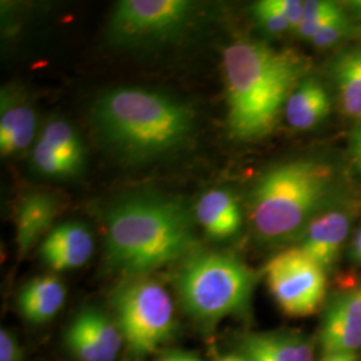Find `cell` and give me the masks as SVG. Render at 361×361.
<instances>
[{"instance_id":"cell-1","label":"cell","mask_w":361,"mask_h":361,"mask_svg":"<svg viewBox=\"0 0 361 361\" xmlns=\"http://www.w3.org/2000/svg\"><path fill=\"white\" fill-rule=\"evenodd\" d=\"M348 164L312 154L267 169L249 194L253 234L265 246L295 245L310 222L352 195Z\"/></svg>"},{"instance_id":"cell-2","label":"cell","mask_w":361,"mask_h":361,"mask_svg":"<svg viewBox=\"0 0 361 361\" xmlns=\"http://www.w3.org/2000/svg\"><path fill=\"white\" fill-rule=\"evenodd\" d=\"M192 216L178 200L133 194L116 201L106 216L104 249L113 271L142 277L194 253Z\"/></svg>"},{"instance_id":"cell-3","label":"cell","mask_w":361,"mask_h":361,"mask_svg":"<svg viewBox=\"0 0 361 361\" xmlns=\"http://www.w3.org/2000/svg\"><path fill=\"white\" fill-rule=\"evenodd\" d=\"M308 75L307 59L259 42H235L224 51L228 123L240 141L269 135L297 85Z\"/></svg>"},{"instance_id":"cell-4","label":"cell","mask_w":361,"mask_h":361,"mask_svg":"<svg viewBox=\"0 0 361 361\" xmlns=\"http://www.w3.org/2000/svg\"><path fill=\"white\" fill-rule=\"evenodd\" d=\"M102 140L130 159H146L178 149L194 128L193 113L165 94L119 87L102 94L92 109Z\"/></svg>"},{"instance_id":"cell-5","label":"cell","mask_w":361,"mask_h":361,"mask_svg":"<svg viewBox=\"0 0 361 361\" xmlns=\"http://www.w3.org/2000/svg\"><path fill=\"white\" fill-rule=\"evenodd\" d=\"M255 285L256 274L245 262L219 252H194L176 276L182 310L204 326L244 313Z\"/></svg>"},{"instance_id":"cell-6","label":"cell","mask_w":361,"mask_h":361,"mask_svg":"<svg viewBox=\"0 0 361 361\" xmlns=\"http://www.w3.org/2000/svg\"><path fill=\"white\" fill-rule=\"evenodd\" d=\"M114 320L123 341L135 356H146L165 344L174 332V302L153 279H126L111 297Z\"/></svg>"},{"instance_id":"cell-7","label":"cell","mask_w":361,"mask_h":361,"mask_svg":"<svg viewBox=\"0 0 361 361\" xmlns=\"http://www.w3.org/2000/svg\"><path fill=\"white\" fill-rule=\"evenodd\" d=\"M271 296L289 317H307L322 308L326 296V271L297 246L274 255L265 267Z\"/></svg>"},{"instance_id":"cell-8","label":"cell","mask_w":361,"mask_h":361,"mask_svg":"<svg viewBox=\"0 0 361 361\" xmlns=\"http://www.w3.org/2000/svg\"><path fill=\"white\" fill-rule=\"evenodd\" d=\"M193 13L188 0H121L110 18V37L121 44L157 42L180 32Z\"/></svg>"},{"instance_id":"cell-9","label":"cell","mask_w":361,"mask_h":361,"mask_svg":"<svg viewBox=\"0 0 361 361\" xmlns=\"http://www.w3.org/2000/svg\"><path fill=\"white\" fill-rule=\"evenodd\" d=\"M85 158V146L77 130L62 118L44 123L31 152V164L38 174L56 180L79 174Z\"/></svg>"},{"instance_id":"cell-10","label":"cell","mask_w":361,"mask_h":361,"mask_svg":"<svg viewBox=\"0 0 361 361\" xmlns=\"http://www.w3.org/2000/svg\"><path fill=\"white\" fill-rule=\"evenodd\" d=\"M360 210V200L352 194L313 219L292 246L300 247L328 273L335 267Z\"/></svg>"},{"instance_id":"cell-11","label":"cell","mask_w":361,"mask_h":361,"mask_svg":"<svg viewBox=\"0 0 361 361\" xmlns=\"http://www.w3.org/2000/svg\"><path fill=\"white\" fill-rule=\"evenodd\" d=\"M68 350L80 361H116L123 337L116 320L102 310L85 308L66 331Z\"/></svg>"},{"instance_id":"cell-12","label":"cell","mask_w":361,"mask_h":361,"mask_svg":"<svg viewBox=\"0 0 361 361\" xmlns=\"http://www.w3.org/2000/svg\"><path fill=\"white\" fill-rule=\"evenodd\" d=\"M324 356L361 349V286L341 292L328 302L320 328Z\"/></svg>"},{"instance_id":"cell-13","label":"cell","mask_w":361,"mask_h":361,"mask_svg":"<svg viewBox=\"0 0 361 361\" xmlns=\"http://www.w3.org/2000/svg\"><path fill=\"white\" fill-rule=\"evenodd\" d=\"M37 114L27 94L18 86H6L0 92V154H19L37 141Z\"/></svg>"},{"instance_id":"cell-14","label":"cell","mask_w":361,"mask_h":361,"mask_svg":"<svg viewBox=\"0 0 361 361\" xmlns=\"http://www.w3.org/2000/svg\"><path fill=\"white\" fill-rule=\"evenodd\" d=\"M90 229L78 221L55 226L43 238L39 255L52 271H63L83 267L94 253Z\"/></svg>"},{"instance_id":"cell-15","label":"cell","mask_w":361,"mask_h":361,"mask_svg":"<svg viewBox=\"0 0 361 361\" xmlns=\"http://www.w3.org/2000/svg\"><path fill=\"white\" fill-rule=\"evenodd\" d=\"M240 355L246 361H313L314 347L307 336L290 331L249 334L241 338Z\"/></svg>"},{"instance_id":"cell-16","label":"cell","mask_w":361,"mask_h":361,"mask_svg":"<svg viewBox=\"0 0 361 361\" xmlns=\"http://www.w3.org/2000/svg\"><path fill=\"white\" fill-rule=\"evenodd\" d=\"M332 104V95L323 80L307 75L292 91L285 104V119L293 129H313L331 114Z\"/></svg>"},{"instance_id":"cell-17","label":"cell","mask_w":361,"mask_h":361,"mask_svg":"<svg viewBox=\"0 0 361 361\" xmlns=\"http://www.w3.org/2000/svg\"><path fill=\"white\" fill-rule=\"evenodd\" d=\"M195 216L207 235L214 240L232 238L243 225L238 201L225 189H212L202 194L195 207Z\"/></svg>"},{"instance_id":"cell-18","label":"cell","mask_w":361,"mask_h":361,"mask_svg":"<svg viewBox=\"0 0 361 361\" xmlns=\"http://www.w3.org/2000/svg\"><path fill=\"white\" fill-rule=\"evenodd\" d=\"M66 286L58 276L44 274L30 280L19 292L18 308L27 322L47 323L63 308Z\"/></svg>"},{"instance_id":"cell-19","label":"cell","mask_w":361,"mask_h":361,"mask_svg":"<svg viewBox=\"0 0 361 361\" xmlns=\"http://www.w3.org/2000/svg\"><path fill=\"white\" fill-rule=\"evenodd\" d=\"M329 75L343 113L361 121V46L337 52L331 61Z\"/></svg>"},{"instance_id":"cell-20","label":"cell","mask_w":361,"mask_h":361,"mask_svg":"<svg viewBox=\"0 0 361 361\" xmlns=\"http://www.w3.org/2000/svg\"><path fill=\"white\" fill-rule=\"evenodd\" d=\"M56 202L50 194H27L16 212V243L20 255H26L51 226Z\"/></svg>"},{"instance_id":"cell-21","label":"cell","mask_w":361,"mask_h":361,"mask_svg":"<svg viewBox=\"0 0 361 361\" xmlns=\"http://www.w3.org/2000/svg\"><path fill=\"white\" fill-rule=\"evenodd\" d=\"M348 15L343 3L332 0H307L304 4L302 22L296 30L301 39L310 40L324 27Z\"/></svg>"},{"instance_id":"cell-22","label":"cell","mask_w":361,"mask_h":361,"mask_svg":"<svg viewBox=\"0 0 361 361\" xmlns=\"http://www.w3.org/2000/svg\"><path fill=\"white\" fill-rule=\"evenodd\" d=\"M361 25L355 22L349 15L324 27L310 42L317 49H331L347 40L360 37Z\"/></svg>"},{"instance_id":"cell-23","label":"cell","mask_w":361,"mask_h":361,"mask_svg":"<svg viewBox=\"0 0 361 361\" xmlns=\"http://www.w3.org/2000/svg\"><path fill=\"white\" fill-rule=\"evenodd\" d=\"M253 16L258 26L269 35H279L292 30L284 16L271 4L269 0H261L253 4Z\"/></svg>"},{"instance_id":"cell-24","label":"cell","mask_w":361,"mask_h":361,"mask_svg":"<svg viewBox=\"0 0 361 361\" xmlns=\"http://www.w3.org/2000/svg\"><path fill=\"white\" fill-rule=\"evenodd\" d=\"M347 158L349 171L361 180V121H357L349 133Z\"/></svg>"},{"instance_id":"cell-25","label":"cell","mask_w":361,"mask_h":361,"mask_svg":"<svg viewBox=\"0 0 361 361\" xmlns=\"http://www.w3.org/2000/svg\"><path fill=\"white\" fill-rule=\"evenodd\" d=\"M271 6L281 13L285 20L289 23L290 28L296 31L302 22L304 16V4L301 0H269Z\"/></svg>"},{"instance_id":"cell-26","label":"cell","mask_w":361,"mask_h":361,"mask_svg":"<svg viewBox=\"0 0 361 361\" xmlns=\"http://www.w3.org/2000/svg\"><path fill=\"white\" fill-rule=\"evenodd\" d=\"M0 361H23V350L18 337L6 328L0 331Z\"/></svg>"},{"instance_id":"cell-27","label":"cell","mask_w":361,"mask_h":361,"mask_svg":"<svg viewBox=\"0 0 361 361\" xmlns=\"http://www.w3.org/2000/svg\"><path fill=\"white\" fill-rule=\"evenodd\" d=\"M344 8L347 10L349 16L361 25V0H349L343 3Z\"/></svg>"},{"instance_id":"cell-28","label":"cell","mask_w":361,"mask_h":361,"mask_svg":"<svg viewBox=\"0 0 361 361\" xmlns=\"http://www.w3.org/2000/svg\"><path fill=\"white\" fill-rule=\"evenodd\" d=\"M350 256H352L355 262L361 265V225L356 234H355V237H353L352 247H350Z\"/></svg>"},{"instance_id":"cell-29","label":"cell","mask_w":361,"mask_h":361,"mask_svg":"<svg viewBox=\"0 0 361 361\" xmlns=\"http://www.w3.org/2000/svg\"><path fill=\"white\" fill-rule=\"evenodd\" d=\"M158 361H200L194 359L193 356L182 353V352H168Z\"/></svg>"},{"instance_id":"cell-30","label":"cell","mask_w":361,"mask_h":361,"mask_svg":"<svg viewBox=\"0 0 361 361\" xmlns=\"http://www.w3.org/2000/svg\"><path fill=\"white\" fill-rule=\"evenodd\" d=\"M322 361H357V357L353 353H334L324 356Z\"/></svg>"},{"instance_id":"cell-31","label":"cell","mask_w":361,"mask_h":361,"mask_svg":"<svg viewBox=\"0 0 361 361\" xmlns=\"http://www.w3.org/2000/svg\"><path fill=\"white\" fill-rule=\"evenodd\" d=\"M219 361H246L241 355H229V356H225Z\"/></svg>"}]
</instances>
